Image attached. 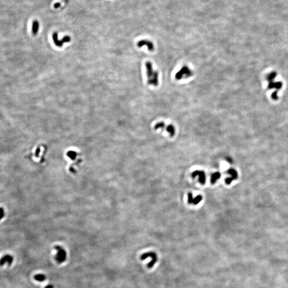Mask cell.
<instances>
[{"label":"cell","mask_w":288,"mask_h":288,"mask_svg":"<svg viewBox=\"0 0 288 288\" xmlns=\"http://www.w3.org/2000/svg\"><path fill=\"white\" fill-rule=\"evenodd\" d=\"M145 67L148 84L154 87H157L159 84V73L158 71L154 69L153 64L150 61L146 62Z\"/></svg>","instance_id":"cell-1"},{"label":"cell","mask_w":288,"mask_h":288,"mask_svg":"<svg viewBox=\"0 0 288 288\" xmlns=\"http://www.w3.org/2000/svg\"><path fill=\"white\" fill-rule=\"evenodd\" d=\"M193 73L192 70L187 66H183L178 72L175 75V79L177 80H181L183 79H187L191 77L193 75Z\"/></svg>","instance_id":"cell-2"},{"label":"cell","mask_w":288,"mask_h":288,"mask_svg":"<svg viewBox=\"0 0 288 288\" xmlns=\"http://www.w3.org/2000/svg\"><path fill=\"white\" fill-rule=\"evenodd\" d=\"M54 249L57 250V252L55 256V260L59 264H62L66 260L67 254L66 252L62 247L59 245L54 246Z\"/></svg>","instance_id":"cell-3"},{"label":"cell","mask_w":288,"mask_h":288,"mask_svg":"<svg viewBox=\"0 0 288 288\" xmlns=\"http://www.w3.org/2000/svg\"><path fill=\"white\" fill-rule=\"evenodd\" d=\"M58 34L57 32H55L52 34V37L53 41L54 44L58 47H62L63 46V44L64 43H68L71 40V38L68 35H66L63 38V39L59 40L58 39Z\"/></svg>","instance_id":"cell-4"},{"label":"cell","mask_w":288,"mask_h":288,"mask_svg":"<svg viewBox=\"0 0 288 288\" xmlns=\"http://www.w3.org/2000/svg\"><path fill=\"white\" fill-rule=\"evenodd\" d=\"M191 176L193 178L198 177V180L201 184L202 185L205 184L206 181V176L205 172L203 171L196 170L192 172Z\"/></svg>","instance_id":"cell-5"},{"label":"cell","mask_w":288,"mask_h":288,"mask_svg":"<svg viewBox=\"0 0 288 288\" xmlns=\"http://www.w3.org/2000/svg\"><path fill=\"white\" fill-rule=\"evenodd\" d=\"M227 172L231 176L230 177H228L225 179V183L227 185H229L231 184L232 181L234 180H236L238 177V174H237V171L234 168H230L227 170Z\"/></svg>","instance_id":"cell-6"},{"label":"cell","mask_w":288,"mask_h":288,"mask_svg":"<svg viewBox=\"0 0 288 288\" xmlns=\"http://www.w3.org/2000/svg\"><path fill=\"white\" fill-rule=\"evenodd\" d=\"M137 46L139 48H141L144 46L147 47L149 51H153L154 49L153 43L147 40H141L137 43Z\"/></svg>","instance_id":"cell-7"},{"label":"cell","mask_w":288,"mask_h":288,"mask_svg":"<svg viewBox=\"0 0 288 288\" xmlns=\"http://www.w3.org/2000/svg\"><path fill=\"white\" fill-rule=\"evenodd\" d=\"M202 196L201 195L196 196L194 198L193 197V194L191 193H188V203L190 204L197 205L202 200Z\"/></svg>","instance_id":"cell-8"},{"label":"cell","mask_w":288,"mask_h":288,"mask_svg":"<svg viewBox=\"0 0 288 288\" xmlns=\"http://www.w3.org/2000/svg\"><path fill=\"white\" fill-rule=\"evenodd\" d=\"M13 257L10 255H6L2 257L0 260V266H3L6 262H8V265L10 266L11 265L13 261Z\"/></svg>","instance_id":"cell-9"},{"label":"cell","mask_w":288,"mask_h":288,"mask_svg":"<svg viewBox=\"0 0 288 288\" xmlns=\"http://www.w3.org/2000/svg\"><path fill=\"white\" fill-rule=\"evenodd\" d=\"M221 177V174L219 172H216L211 175L210 183L212 184H215L217 181Z\"/></svg>","instance_id":"cell-10"},{"label":"cell","mask_w":288,"mask_h":288,"mask_svg":"<svg viewBox=\"0 0 288 288\" xmlns=\"http://www.w3.org/2000/svg\"><path fill=\"white\" fill-rule=\"evenodd\" d=\"M148 257H150L151 259L154 258L155 257H157V255L154 252H146V253L144 254L143 255H141V257H140V259L141 260H144L146 259H147V258Z\"/></svg>","instance_id":"cell-11"},{"label":"cell","mask_w":288,"mask_h":288,"mask_svg":"<svg viewBox=\"0 0 288 288\" xmlns=\"http://www.w3.org/2000/svg\"><path fill=\"white\" fill-rule=\"evenodd\" d=\"M165 130L167 131L168 133L169 134L170 137H174L175 134V132H176L175 130H175V127L173 125L169 124V125H166Z\"/></svg>","instance_id":"cell-12"},{"label":"cell","mask_w":288,"mask_h":288,"mask_svg":"<svg viewBox=\"0 0 288 288\" xmlns=\"http://www.w3.org/2000/svg\"><path fill=\"white\" fill-rule=\"evenodd\" d=\"M39 29V23L37 21H34L32 23V33L34 35L37 34Z\"/></svg>","instance_id":"cell-13"},{"label":"cell","mask_w":288,"mask_h":288,"mask_svg":"<svg viewBox=\"0 0 288 288\" xmlns=\"http://www.w3.org/2000/svg\"><path fill=\"white\" fill-rule=\"evenodd\" d=\"M166 125L165 123L164 122H163V121H161V122H159L155 125L154 129L155 130L161 129V130H163L164 129H166Z\"/></svg>","instance_id":"cell-14"},{"label":"cell","mask_w":288,"mask_h":288,"mask_svg":"<svg viewBox=\"0 0 288 288\" xmlns=\"http://www.w3.org/2000/svg\"><path fill=\"white\" fill-rule=\"evenodd\" d=\"M34 279L39 282H43L46 279V276L43 274H37L35 275Z\"/></svg>","instance_id":"cell-15"},{"label":"cell","mask_w":288,"mask_h":288,"mask_svg":"<svg viewBox=\"0 0 288 288\" xmlns=\"http://www.w3.org/2000/svg\"><path fill=\"white\" fill-rule=\"evenodd\" d=\"M158 261V257L154 258L151 259V260L147 264V267L148 268H151L155 265L156 262Z\"/></svg>","instance_id":"cell-16"},{"label":"cell","mask_w":288,"mask_h":288,"mask_svg":"<svg viewBox=\"0 0 288 288\" xmlns=\"http://www.w3.org/2000/svg\"><path fill=\"white\" fill-rule=\"evenodd\" d=\"M4 216V210L3 208H0V220L3 218Z\"/></svg>","instance_id":"cell-17"},{"label":"cell","mask_w":288,"mask_h":288,"mask_svg":"<svg viewBox=\"0 0 288 288\" xmlns=\"http://www.w3.org/2000/svg\"><path fill=\"white\" fill-rule=\"evenodd\" d=\"M60 7V4L59 3H56L54 4V7L55 8H58Z\"/></svg>","instance_id":"cell-18"},{"label":"cell","mask_w":288,"mask_h":288,"mask_svg":"<svg viewBox=\"0 0 288 288\" xmlns=\"http://www.w3.org/2000/svg\"><path fill=\"white\" fill-rule=\"evenodd\" d=\"M45 288H53V286L52 285L50 284V285H47Z\"/></svg>","instance_id":"cell-19"}]
</instances>
